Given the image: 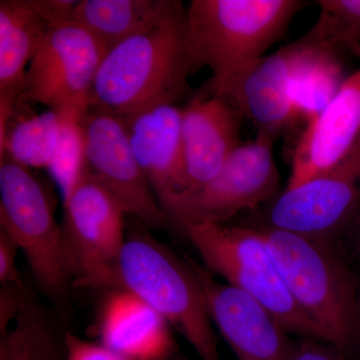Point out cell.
Returning a JSON list of instances; mask_svg holds the SVG:
<instances>
[{"instance_id": "15", "label": "cell", "mask_w": 360, "mask_h": 360, "mask_svg": "<svg viewBox=\"0 0 360 360\" xmlns=\"http://www.w3.org/2000/svg\"><path fill=\"white\" fill-rule=\"evenodd\" d=\"M122 118L135 158L165 212L186 188L182 108L160 104Z\"/></svg>"}, {"instance_id": "6", "label": "cell", "mask_w": 360, "mask_h": 360, "mask_svg": "<svg viewBox=\"0 0 360 360\" xmlns=\"http://www.w3.org/2000/svg\"><path fill=\"white\" fill-rule=\"evenodd\" d=\"M298 307L345 352L352 326L357 278L335 245L257 225Z\"/></svg>"}, {"instance_id": "21", "label": "cell", "mask_w": 360, "mask_h": 360, "mask_svg": "<svg viewBox=\"0 0 360 360\" xmlns=\"http://www.w3.org/2000/svg\"><path fill=\"white\" fill-rule=\"evenodd\" d=\"M0 338V360H65V333L32 295Z\"/></svg>"}, {"instance_id": "9", "label": "cell", "mask_w": 360, "mask_h": 360, "mask_svg": "<svg viewBox=\"0 0 360 360\" xmlns=\"http://www.w3.org/2000/svg\"><path fill=\"white\" fill-rule=\"evenodd\" d=\"M274 136L257 134L240 143L219 174L193 193L175 198L167 210L170 224H224L243 210H255L276 193L279 174L274 156Z\"/></svg>"}, {"instance_id": "4", "label": "cell", "mask_w": 360, "mask_h": 360, "mask_svg": "<svg viewBox=\"0 0 360 360\" xmlns=\"http://www.w3.org/2000/svg\"><path fill=\"white\" fill-rule=\"evenodd\" d=\"M0 229L18 243L40 292L68 321L75 271L63 224L41 179L7 156L0 158Z\"/></svg>"}, {"instance_id": "20", "label": "cell", "mask_w": 360, "mask_h": 360, "mask_svg": "<svg viewBox=\"0 0 360 360\" xmlns=\"http://www.w3.org/2000/svg\"><path fill=\"white\" fill-rule=\"evenodd\" d=\"M16 106L0 129V158L7 156L28 168H49L58 148L61 115L53 110L30 113Z\"/></svg>"}, {"instance_id": "28", "label": "cell", "mask_w": 360, "mask_h": 360, "mask_svg": "<svg viewBox=\"0 0 360 360\" xmlns=\"http://www.w3.org/2000/svg\"><path fill=\"white\" fill-rule=\"evenodd\" d=\"M335 248L347 264L349 260H354L360 269V215L354 225L336 241Z\"/></svg>"}, {"instance_id": "1", "label": "cell", "mask_w": 360, "mask_h": 360, "mask_svg": "<svg viewBox=\"0 0 360 360\" xmlns=\"http://www.w3.org/2000/svg\"><path fill=\"white\" fill-rule=\"evenodd\" d=\"M300 0H193L186 13L191 71L212 75L200 94L213 96L283 39Z\"/></svg>"}, {"instance_id": "13", "label": "cell", "mask_w": 360, "mask_h": 360, "mask_svg": "<svg viewBox=\"0 0 360 360\" xmlns=\"http://www.w3.org/2000/svg\"><path fill=\"white\" fill-rule=\"evenodd\" d=\"M302 51V37L266 54L213 96L227 99L255 125L258 134L277 139L300 117L291 82Z\"/></svg>"}, {"instance_id": "29", "label": "cell", "mask_w": 360, "mask_h": 360, "mask_svg": "<svg viewBox=\"0 0 360 360\" xmlns=\"http://www.w3.org/2000/svg\"><path fill=\"white\" fill-rule=\"evenodd\" d=\"M354 271L357 278L356 300H355L354 315H352L347 347L343 352L347 357L350 355L355 359L360 360V269H354Z\"/></svg>"}, {"instance_id": "5", "label": "cell", "mask_w": 360, "mask_h": 360, "mask_svg": "<svg viewBox=\"0 0 360 360\" xmlns=\"http://www.w3.org/2000/svg\"><path fill=\"white\" fill-rule=\"evenodd\" d=\"M179 229L208 271L224 277L229 284L262 303L286 333L328 342L321 326L291 295L257 227L200 221L182 225Z\"/></svg>"}, {"instance_id": "14", "label": "cell", "mask_w": 360, "mask_h": 360, "mask_svg": "<svg viewBox=\"0 0 360 360\" xmlns=\"http://www.w3.org/2000/svg\"><path fill=\"white\" fill-rule=\"evenodd\" d=\"M360 139V68L343 79L335 96L303 130L296 144L288 186L330 172Z\"/></svg>"}, {"instance_id": "22", "label": "cell", "mask_w": 360, "mask_h": 360, "mask_svg": "<svg viewBox=\"0 0 360 360\" xmlns=\"http://www.w3.org/2000/svg\"><path fill=\"white\" fill-rule=\"evenodd\" d=\"M58 113L63 120L60 136L58 148L47 169L65 200L86 172V144L82 120L87 112Z\"/></svg>"}, {"instance_id": "16", "label": "cell", "mask_w": 360, "mask_h": 360, "mask_svg": "<svg viewBox=\"0 0 360 360\" xmlns=\"http://www.w3.org/2000/svg\"><path fill=\"white\" fill-rule=\"evenodd\" d=\"M241 118L243 115L227 99L200 92L182 108L186 188L179 196L198 191L219 174L241 143Z\"/></svg>"}, {"instance_id": "24", "label": "cell", "mask_w": 360, "mask_h": 360, "mask_svg": "<svg viewBox=\"0 0 360 360\" xmlns=\"http://www.w3.org/2000/svg\"><path fill=\"white\" fill-rule=\"evenodd\" d=\"M65 360H129L101 342L84 340L68 331L65 333Z\"/></svg>"}, {"instance_id": "2", "label": "cell", "mask_w": 360, "mask_h": 360, "mask_svg": "<svg viewBox=\"0 0 360 360\" xmlns=\"http://www.w3.org/2000/svg\"><path fill=\"white\" fill-rule=\"evenodd\" d=\"M186 9L137 33L104 56L90 108L124 117L144 108L174 104L188 94L191 71L186 45Z\"/></svg>"}, {"instance_id": "18", "label": "cell", "mask_w": 360, "mask_h": 360, "mask_svg": "<svg viewBox=\"0 0 360 360\" xmlns=\"http://www.w3.org/2000/svg\"><path fill=\"white\" fill-rule=\"evenodd\" d=\"M51 26L33 0L0 1V110L20 104L26 68Z\"/></svg>"}, {"instance_id": "27", "label": "cell", "mask_w": 360, "mask_h": 360, "mask_svg": "<svg viewBox=\"0 0 360 360\" xmlns=\"http://www.w3.org/2000/svg\"><path fill=\"white\" fill-rule=\"evenodd\" d=\"M285 360H348L347 355L340 348L314 340L303 338L296 342Z\"/></svg>"}, {"instance_id": "3", "label": "cell", "mask_w": 360, "mask_h": 360, "mask_svg": "<svg viewBox=\"0 0 360 360\" xmlns=\"http://www.w3.org/2000/svg\"><path fill=\"white\" fill-rule=\"evenodd\" d=\"M116 288L131 291L158 310L201 360H221L202 286L193 266L139 220L127 231L113 270L108 290Z\"/></svg>"}, {"instance_id": "7", "label": "cell", "mask_w": 360, "mask_h": 360, "mask_svg": "<svg viewBox=\"0 0 360 360\" xmlns=\"http://www.w3.org/2000/svg\"><path fill=\"white\" fill-rule=\"evenodd\" d=\"M359 215L360 139L330 172L286 187L259 225L335 245Z\"/></svg>"}, {"instance_id": "26", "label": "cell", "mask_w": 360, "mask_h": 360, "mask_svg": "<svg viewBox=\"0 0 360 360\" xmlns=\"http://www.w3.org/2000/svg\"><path fill=\"white\" fill-rule=\"evenodd\" d=\"M20 250L14 239L0 229V283L13 284L21 290H28L16 264Z\"/></svg>"}, {"instance_id": "11", "label": "cell", "mask_w": 360, "mask_h": 360, "mask_svg": "<svg viewBox=\"0 0 360 360\" xmlns=\"http://www.w3.org/2000/svg\"><path fill=\"white\" fill-rule=\"evenodd\" d=\"M87 172L127 214L150 229L170 224L130 146L124 120L90 108L84 120Z\"/></svg>"}, {"instance_id": "17", "label": "cell", "mask_w": 360, "mask_h": 360, "mask_svg": "<svg viewBox=\"0 0 360 360\" xmlns=\"http://www.w3.org/2000/svg\"><path fill=\"white\" fill-rule=\"evenodd\" d=\"M97 319L99 342L129 360H180L172 326L149 303L110 288Z\"/></svg>"}, {"instance_id": "25", "label": "cell", "mask_w": 360, "mask_h": 360, "mask_svg": "<svg viewBox=\"0 0 360 360\" xmlns=\"http://www.w3.org/2000/svg\"><path fill=\"white\" fill-rule=\"evenodd\" d=\"M32 295L28 290H21L13 284H1L0 286V338L15 321L27 298Z\"/></svg>"}, {"instance_id": "8", "label": "cell", "mask_w": 360, "mask_h": 360, "mask_svg": "<svg viewBox=\"0 0 360 360\" xmlns=\"http://www.w3.org/2000/svg\"><path fill=\"white\" fill-rule=\"evenodd\" d=\"M106 53L103 45L75 21L52 25L28 66L20 103L86 113Z\"/></svg>"}, {"instance_id": "10", "label": "cell", "mask_w": 360, "mask_h": 360, "mask_svg": "<svg viewBox=\"0 0 360 360\" xmlns=\"http://www.w3.org/2000/svg\"><path fill=\"white\" fill-rule=\"evenodd\" d=\"M63 229L75 266V288L108 290L127 238V213L87 170L63 200Z\"/></svg>"}, {"instance_id": "19", "label": "cell", "mask_w": 360, "mask_h": 360, "mask_svg": "<svg viewBox=\"0 0 360 360\" xmlns=\"http://www.w3.org/2000/svg\"><path fill=\"white\" fill-rule=\"evenodd\" d=\"M184 11L181 2L175 0H82L73 9L71 20L110 51Z\"/></svg>"}, {"instance_id": "12", "label": "cell", "mask_w": 360, "mask_h": 360, "mask_svg": "<svg viewBox=\"0 0 360 360\" xmlns=\"http://www.w3.org/2000/svg\"><path fill=\"white\" fill-rule=\"evenodd\" d=\"M202 286L212 323L238 360H285L295 342L262 303L231 284H221L187 257Z\"/></svg>"}, {"instance_id": "23", "label": "cell", "mask_w": 360, "mask_h": 360, "mask_svg": "<svg viewBox=\"0 0 360 360\" xmlns=\"http://www.w3.org/2000/svg\"><path fill=\"white\" fill-rule=\"evenodd\" d=\"M319 20L312 32L335 49L360 58V0H319Z\"/></svg>"}]
</instances>
